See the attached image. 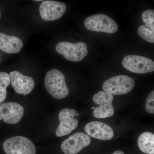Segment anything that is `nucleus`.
Instances as JSON below:
<instances>
[{"mask_svg":"<svg viewBox=\"0 0 154 154\" xmlns=\"http://www.w3.org/2000/svg\"><path fill=\"white\" fill-rule=\"evenodd\" d=\"M45 85L50 95L55 99H64L68 95L69 91L64 75L57 69H52L46 73Z\"/></svg>","mask_w":154,"mask_h":154,"instance_id":"obj_1","label":"nucleus"},{"mask_svg":"<svg viewBox=\"0 0 154 154\" xmlns=\"http://www.w3.org/2000/svg\"><path fill=\"white\" fill-rule=\"evenodd\" d=\"M135 85V82L131 77L120 75L106 80L102 86L105 93L112 95H123L131 92Z\"/></svg>","mask_w":154,"mask_h":154,"instance_id":"obj_2","label":"nucleus"},{"mask_svg":"<svg viewBox=\"0 0 154 154\" xmlns=\"http://www.w3.org/2000/svg\"><path fill=\"white\" fill-rule=\"evenodd\" d=\"M85 25L88 30L96 32L112 33L118 29L117 23L112 18L103 14L88 17L85 20Z\"/></svg>","mask_w":154,"mask_h":154,"instance_id":"obj_3","label":"nucleus"},{"mask_svg":"<svg viewBox=\"0 0 154 154\" xmlns=\"http://www.w3.org/2000/svg\"><path fill=\"white\" fill-rule=\"evenodd\" d=\"M56 50L58 53L63 55L66 59L75 62L82 60L88 53L87 44L83 42H59L57 45Z\"/></svg>","mask_w":154,"mask_h":154,"instance_id":"obj_4","label":"nucleus"},{"mask_svg":"<svg viewBox=\"0 0 154 154\" xmlns=\"http://www.w3.org/2000/svg\"><path fill=\"white\" fill-rule=\"evenodd\" d=\"M3 149L7 154H35L36 152L32 142L20 136L6 140L3 143Z\"/></svg>","mask_w":154,"mask_h":154,"instance_id":"obj_5","label":"nucleus"},{"mask_svg":"<svg viewBox=\"0 0 154 154\" xmlns=\"http://www.w3.org/2000/svg\"><path fill=\"white\" fill-rule=\"evenodd\" d=\"M122 65L128 70L135 73L144 74L154 71L153 61L140 56H127L122 60Z\"/></svg>","mask_w":154,"mask_h":154,"instance_id":"obj_6","label":"nucleus"},{"mask_svg":"<svg viewBox=\"0 0 154 154\" xmlns=\"http://www.w3.org/2000/svg\"><path fill=\"white\" fill-rule=\"evenodd\" d=\"M114 97L113 95L105 93L104 91H99L93 96L94 103L99 105L95 107L93 111V115L97 118H108L113 116L114 109L113 105Z\"/></svg>","mask_w":154,"mask_h":154,"instance_id":"obj_7","label":"nucleus"},{"mask_svg":"<svg viewBox=\"0 0 154 154\" xmlns=\"http://www.w3.org/2000/svg\"><path fill=\"white\" fill-rule=\"evenodd\" d=\"M91 143V138L88 135L83 132H77L63 142L61 149L65 154H77Z\"/></svg>","mask_w":154,"mask_h":154,"instance_id":"obj_8","label":"nucleus"},{"mask_svg":"<svg viewBox=\"0 0 154 154\" xmlns=\"http://www.w3.org/2000/svg\"><path fill=\"white\" fill-rule=\"evenodd\" d=\"M76 114V110L73 109L65 108L61 110L59 113L60 124L56 131L57 136H64L78 127L79 122L74 118Z\"/></svg>","mask_w":154,"mask_h":154,"instance_id":"obj_9","label":"nucleus"},{"mask_svg":"<svg viewBox=\"0 0 154 154\" xmlns=\"http://www.w3.org/2000/svg\"><path fill=\"white\" fill-rule=\"evenodd\" d=\"M66 10V5L64 3L55 1H43L39 8L41 18L46 21L60 19Z\"/></svg>","mask_w":154,"mask_h":154,"instance_id":"obj_10","label":"nucleus"},{"mask_svg":"<svg viewBox=\"0 0 154 154\" xmlns=\"http://www.w3.org/2000/svg\"><path fill=\"white\" fill-rule=\"evenodd\" d=\"M24 114L23 107L16 102L0 103V120L8 124L19 122Z\"/></svg>","mask_w":154,"mask_h":154,"instance_id":"obj_11","label":"nucleus"},{"mask_svg":"<svg viewBox=\"0 0 154 154\" xmlns=\"http://www.w3.org/2000/svg\"><path fill=\"white\" fill-rule=\"evenodd\" d=\"M9 76L12 87L17 94L25 96L34 89L35 83L31 77L24 75L17 71L11 72Z\"/></svg>","mask_w":154,"mask_h":154,"instance_id":"obj_12","label":"nucleus"},{"mask_svg":"<svg viewBox=\"0 0 154 154\" xmlns=\"http://www.w3.org/2000/svg\"><path fill=\"white\" fill-rule=\"evenodd\" d=\"M85 131L88 135L100 140H110L114 136V131L111 127L100 122H89L85 126Z\"/></svg>","mask_w":154,"mask_h":154,"instance_id":"obj_13","label":"nucleus"},{"mask_svg":"<svg viewBox=\"0 0 154 154\" xmlns=\"http://www.w3.org/2000/svg\"><path fill=\"white\" fill-rule=\"evenodd\" d=\"M23 46L20 38L14 36L0 33V49L8 54L18 53Z\"/></svg>","mask_w":154,"mask_h":154,"instance_id":"obj_14","label":"nucleus"},{"mask_svg":"<svg viewBox=\"0 0 154 154\" xmlns=\"http://www.w3.org/2000/svg\"><path fill=\"white\" fill-rule=\"evenodd\" d=\"M138 146L142 152L146 154H154V135L152 133L144 132L140 136Z\"/></svg>","mask_w":154,"mask_h":154,"instance_id":"obj_15","label":"nucleus"},{"mask_svg":"<svg viewBox=\"0 0 154 154\" xmlns=\"http://www.w3.org/2000/svg\"><path fill=\"white\" fill-rule=\"evenodd\" d=\"M11 83L10 76L5 72H0V103L5 100L7 97V88Z\"/></svg>","mask_w":154,"mask_h":154,"instance_id":"obj_16","label":"nucleus"},{"mask_svg":"<svg viewBox=\"0 0 154 154\" xmlns=\"http://www.w3.org/2000/svg\"><path fill=\"white\" fill-rule=\"evenodd\" d=\"M138 33L144 40L150 42H154V28L146 25H142L138 29Z\"/></svg>","mask_w":154,"mask_h":154,"instance_id":"obj_17","label":"nucleus"},{"mask_svg":"<svg viewBox=\"0 0 154 154\" xmlns=\"http://www.w3.org/2000/svg\"><path fill=\"white\" fill-rule=\"evenodd\" d=\"M143 21L146 25L154 28V11L153 10H147L142 14Z\"/></svg>","mask_w":154,"mask_h":154,"instance_id":"obj_18","label":"nucleus"},{"mask_svg":"<svg viewBox=\"0 0 154 154\" xmlns=\"http://www.w3.org/2000/svg\"><path fill=\"white\" fill-rule=\"evenodd\" d=\"M154 91L149 94L146 102V110L147 112L152 114L154 113Z\"/></svg>","mask_w":154,"mask_h":154,"instance_id":"obj_19","label":"nucleus"},{"mask_svg":"<svg viewBox=\"0 0 154 154\" xmlns=\"http://www.w3.org/2000/svg\"><path fill=\"white\" fill-rule=\"evenodd\" d=\"M112 154H125L123 152L121 151L118 150L116 151L115 152L113 153Z\"/></svg>","mask_w":154,"mask_h":154,"instance_id":"obj_20","label":"nucleus"},{"mask_svg":"<svg viewBox=\"0 0 154 154\" xmlns=\"http://www.w3.org/2000/svg\"><path fill=\"white\" fill-rule=\"evenodd\" d=\"M1 12H0V19H1Z\"/></svg>","mask_w":154,"mask_h":154,"instance_id":"obj_21","label":"nucleus"},{"mask_svg":"<svg viewBox=\"0 0 154 154\" xmlns=\"http://www.w3.org/2000/svg\"><path fill=\"white\" fill-rule=\"evenodd\" d=\"M95 108V107H92V109H94V108Z\"/></svg>","mask_w":154,"mask_h":154,"instance_id":"obj_22","label":"nucleus"},{"mask_svg":"<svg viewBox=\"0 0 154 154\" xmlns=\"http://www.w3.org/2000/svg\"><path fill=\"white\" fill-rule=\"evenodd\" d=\"M77 116H79V114H77Z\"/></svg>","mask_w":154,"mask_h":154,"instance_id":"obj_23","label":"nucleus"}]
</instances>
